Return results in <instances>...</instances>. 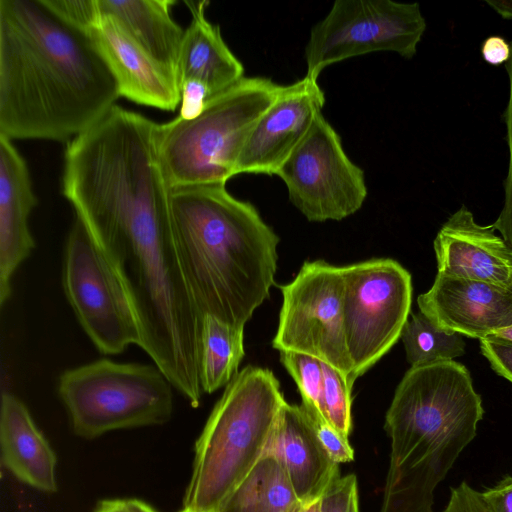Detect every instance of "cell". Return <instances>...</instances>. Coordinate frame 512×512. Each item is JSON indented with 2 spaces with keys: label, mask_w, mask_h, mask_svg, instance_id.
Segmentation results:
<instances>
[{
  "label": "cell",
  "mask_w": 512,
  "mask_h": 512,
  "mask_svg": "<svg viewBox=\"0 0 512 512\" xmlns=\"http://www.w3.org/2000/svg\"><path fill=\"white\" fill-rule=\"evenodd\" d=\"M486 3L504 19H512V0H486Z\"/></svg>",
  "instance_id": "d590c367"
},
{
  "label": "cell",
  "mask_w": 512,
  "mask_h": 512,
  "mask_svg": "<svg viewBox=\"0 0 512 512\" xmlns=\"http://www.w3.org/2000/svg\"><path fill=\"white\" fill-rule=\"evenodd\" d=\"M310 418L321 444L331 459L337 464L351 462L354 459V451L349 438L341 434L325 418Z\"/></svg>",
  "instance_id": "f546056e"
},
{
  "label": "cell",
  "mask_w": 512,
  "mask_h": 512,
  "mask_svg": "<svg viewBox=\"0 0 512 512\" xmlns=\"http://www.w3.org/2000/svg\"><path fill=\"white\" fill-rule=\"evenodd\" d=\"M38 200L26 161L12 140L0 135V304L9 300L11 279L35 247L28 218Z\"/></svg>",
  "instance_id": "e0dca14e"
},
{
  "label": "cell",
  "mask_w": 512,
  "mask_h": 512,
  "mask_svg": "<svg viewBox=\"0 0 512 512\" xmlns=\"http://www.w3.org/2000/svg\"><path fill=\"white\" fill-rule=\"evenodd\" d=\"M443 512H490L482 492L471 488L466 482L451 490L449 502Z\"/></svg>",
  "instance_id": "d6a6232c"
},
{
  "label": "cell",
  "mask_w": 512,
  "mask_h": 512,
  "mask_svg": "<svg viewBox=\"0 0 512 512\" xmlns=\"http://www.w3.org/2000/svg\"><path fill=\"white\" fill-rule=\"evenodd\" d=\"M482 56L491 65L506 63L511 55V47L502 37L491 36L482 45Z\"/></svg>",
  "instance_id": "e575fe53"
},
{
  "label": "cell",
  "mask_w": 512,
  "mask_h": 512,
  "mask_svg": "<svg viewBox=\"0 0 512 512\" xmlns=\"http://www.w3.org/2000/svg\"><path fill=\"white\" fill-rule=\"evenodd\" d=\"M180 512H217L216 510H202V511H196V510H190V509H186V508H183L182 511Z\"/></svg>",
  "instance_id": "60d3db41"
},
{
  "label": "cell",
  "mask_w": 512,
  "mask_h": 512,
  "mask_svg": "<svg viewBox=\"0 0 512 512\" xmlns=\"http://www.w3.org/2000/svg\"><path fill=\"white\" fill-rule=\"evenodd\" d=\"M317 80L305 75L284 85L251 131L238 159L236 175H276L322 114L325 94Z\"/></svg>",
  "instance_id": "4fadbf2b"
},
{
  "label": "cell",
  "mask_w": 512,
  "mask_h": 512,
  "mask_svg": "<svg viewBox=\"0 0 512 512\" xmlns=\"http://www.w3.org/2000/svg\"><path fill=\"white\" fill-rule=\"evenodd\" d=\"M438 274L467 278L512 289V248L493 225L478 224L461 206L434 240Z\"/></svg>",
  "instance_id": "2e32d148"
},
{
  "label": "cell",
  "mask_w": 512,
  "mask_h": 512,
  "mask_svg": "<svg viewBox=\"0 0 512 512\" xmlns=\"http://www.w3.org/2000/svg\"><path fill=\"white\" fill-rule=\"evenodd\" d=\"M321 512H359L355 475L339 477L331 484L321 498Z\"/></svg>",
  "instance_id": "f1b7e54d"
},
{
  "label": "cell",
  "mask_w": 512,
  "mask_h": 512,
  "mask_svg": "<svg viewBox=\"0 0 512 512\" xmlns=\"http://www.w3.org/2000/svg\"><path fill=\"white\" fill-rule=\"evenodd\" d=\"M102 14L111 16L154 60L176 77L185 30L171 15L174 0H98Z\"/></svg>",
  "instance_id": "44dd1931"
},
{
  "label": "cell",
  "mask_w": 512,
  "mask_h": 512,
  "mask_svg": "<svg viewBox=\"0 0 512 512\" xmlns=\"http://www.w3.org/2000/svg\"><path fill=\"white\" fill-rule=\"evenodd\" d=\"M94 512H127L125 500L101 501Z\"/></svg>",
  "instance_id": "8d00e7d4"
},
{
  "label": "cell",
  "mask_w": 512,
  "mask_h": 512,
  "mask_svg": "<svg viewBox=\"0 0 512 512\" xmlns=\"http://www.w3.org/2000/svg\"><path fill=\"white\" fill-rule=\"evenodd\" d=\"M124 97L140 105L175 111L181 93L175 75L146 53L109 15L87 32Z\"/></svg>",
  "instance_id": "9a60e30c"
},
{
  "label": "cell",
  "mask_w": 512,
  "mask_h": 512,
  "mask_svg": "<svg viewBox=\"0 0 512 512\" xmlns=\"http://www.w3.org/2000/svg\"><path fill=\"white\" fill-rule=\"evenodd\" d=\"M173 385L158 366L102 358L65 370L57 391L75 434L160 425L173 412Z\"/></svg>",
  "instance_id": "52a82bcc"
},
{
  "label": "cell",
  "mask_w": 512,
  "mask_h": 512,
  "mask_svg": "<svg viewBox=\"0 0 512 512\" xmlns=\"http://www.w3.org/2000/svg\"><path fill=\"white\" fill-rule=\"evenodd\" d=\"M401 340L411 367L453 360L465 352L461 334L440 328L420 311L408 318Z\"/></svg>",
  "instance_id": "cb8c5ba5"
},
{
  "label": "cell",
  "mask_w": 512,
  "mask_h": 512,
  "mask_svg": "<svg viewBox=\"0 0 512 512\" xmlns=\"http://www.w3.org/2000/svg\"><path fill=\"white\" fill-rule=\"evenodd\" d=\"M302 506L283 465L267 453L216 511L300 512Z\"/></svg>",
  "instance_id": "7402d4cb"
},
{
  "label": "cell",
  "mask_w": 512,
  "mask_h": 512,
  "mask_svg": "<svg viewBox=\"0 0 512 512\" xmlns=\"http://www.w3.org/2000/svg\"><path fill=\"white\" fill-rule=\"evenodd\" d=\"M344 330L356 380L401 338L410 316V273L389 258L343 267Z\"/></svg>",
  "instance_id": "9c48e42d"
},
{
  "label": "cell",
  "mask_w": 512,
  "mask_h": 512,
  "mask_svg": "<svg viewBox=\"0 0 512 512\" xmlns=\"http://www.w3.org/2000/svg\"><path fill=\"white\" fill-rule=\"evenodd\" d=\"M324 375L323 401L327 421L349 438L351 419V390L346 378L332 366L322 362Z\"/></svg>",
  "instance_id": "484cf974"
},
{
  "label": "cell",
  "mask_w": 512,
  "mask_h": 512,
  "mask_svg": "<svg viewBox=\"0 0 512 512\" xmlns=\"http://www.w3.org/2000/svg\"><path fill=\"white\" fill-rule=\"evenodd\" d=\"M171 191L154 153L122 148L88 162L64 196L127 292L139 326V347L198 407L204 317L179 261Z\"/></svg>",
  "instance_id": "6da1fadb"
},
{
  "label": "cell",
  "mask_w": 512,
  "mask_h": 512,
  "mask_svg": "<svg viewBox=\"0 0 512 512\" xmlns=\"http://www.w3.org/2000/svg\"><path fill=\"white\" fill-rule=\"evenodd\" d=\"M44 3L65 22L86 33L102 15L98 0H44Z\"/></svg>",
  "instance_id": "83f0119b"
},
{
  "label": "cell",
  "mask_w": 512,
  "mask_h": 512,
  "mask_svg": "<svg viewBox=\"0 0 512 512\" xmlns=\"http://www.w3.org/2000/svg\"><path fill=\"white\" fill-rule=\"evenodd\" d=\"M419 311L440 328L485 339L512 326V289L438 274L418 296Z\"/></svg>",
  "instance_id": "5bb4252c"
},
{
  "label": "cell",
  "mask_w": 512,
  "mask_h": 512,
  "mask_svg": "<svg viewBox=\"0 0 512 512\" xmlns=\"http://www.w3.org/2000/svg\"><path fill=\"white\" fill-rule=\"evenodd\" d=\"M490 337H497V338H501L504 340L512 341V326H510L506 329L500 330L497 333H495L493 336H490Z\"/></svg>",
  "instance_id": "ab89813d"
},
{
  "label": "cell",
  "mask_w": 512,
  "mask_h": 512,
  "mask_svg": "<svg viewBox=\"0 0 512 512\" xmlns=\"http://www.w3.org/2000/svg\"><path fill=\"white\" fill-rule=\"evenodd\" d=\"M482 496L490 512H512V475L482 492Z\"/></svg>",
  "instance_id": "836d02e7"
},
{
  "label": "cell",
  "mask_w": 512,
  "mask_h": 512,
  "mask_svg": "<svg viewBox=\"0 0 512 512\" xmlns=\"http://www.w3.org/2000/svg\"><path fill=\"white\" fill-rule=\"evenodd\" d=\"M181 101L178 117L192 119L204 109L212 97L209 90L200 82L188 80L180 86Z\"/></svg>",
  "instance_id": "1f68e13d"
},
{
  "label": "cell",
  "mask_w": 512,
  "mask_h": 512,
  "mask_svg": "<svg viewBox=\"0 0 512 512\" xmlns=\"http://www.w3.org/2000/svg\"><path fill=\"white\" fill-rule=\"evenodd\" d=\"M191 21L185 29L177 65L180 86L194 80L214 96L243 79L244 66L225 43L220 27L206 17L209 1L187 2Z\"/></svg>",
  "instance_id": "d6986e66"
},
{
  "label": "cell",
  "mask_w": 512,
  "mask_h": 512,
  "mask_svg": "<svg viewBox=\"0 0 512 512\" xmlns=\"http://www.w3.org/2000/svg\"><path fill=\"white\" fill-rule=\"evenodd\" d=\"M276 175L286 185L290 202L311 222L349 217L368 194L364 171L348 157L323 114Z\"/></svg>",
  "instance_id": "7c38bea8"
},
{
  "label": "cell",
  "mask_w": 512,
  "mask_h": 512,
  "mask_svg": "<svg viewBox=\"0 0 512 512\" xmlns=\"http://www.w3.org/2000/svg\"><path fill=\"white\" fill-rule=\"evenodd\" d=\"M0 443L3 464L16 478L43 492L57 490L55 453L26 405L10 392L1 396Z\"/></svg>",
  "instance_id": "ffe728a7"
},
{
  "label": "cell",
  "mask_w": 512,
  "mask_h": 512,
  "mask_svg": "<svg viewBox=\"0 0 512 512\" xmlns=\"http://www.w3.org/2000/svg\"><path fill=\"white\" fill-rule=\"evenodd\" d=\"M300 512H321V499L303 504Z\"/></svg>",
  "instance_id": "f35d334b"
},
{
  "label": "cell",
  "mask_w": 512,
  "mask_h": 512,
  "mask_svg": "<svg viewBox=\"0 0 512 512\" xmlns=\"http://www.w3.org/2000/svg\"><path fill=\"white\" fill-rule=\"evenodd\" d=\"M280 361L296 382L302 397V407L310 417L327 420L324 401V375L322 361L293 351H281Z\"/></svg>",
  "instance_id": "d4e9b609"
},
{
  "label": "cell",
  "mask_w": 512,
  "mask_h": 512,
  "mask_svg": "<svg viewBox=\"0 0 512 512\" xmlns=\"http://www.w3.org/2000/svg\"><path fill=\"white\" fill-rule=\"evenodd\" d=\"M511 55L505 63L506 71L509 78V98L507 107L504 112V120L507 130V144L509 148V165L508 172L504 182V205L503 208L492 224L503 240L512 248V42L510 44Z\"/></svg>",
  "instance_id": "4316f807"
},
{
  "label": "cell",
  "mask_w": 512,
  "mask_h": 512,
  "mask_svg": "<svg viewBox=\"0 0 512 512\" xmlns=\"http://www.w3.org/2000/svg\"><path fill=\"white\" fill-rule=\"evenodd\" d=\"M280 289L283 300L273 348L313 356L337 369L353 387L344 330L343 267L306 261Z\"/></svg>",
  "instance_id": "30bf717a"
},
{
  "label": "cell",
  "mask_w": 512,
  "mask_h": 512,
  "mask_svg": "<svg viewBox=\"0 0 512 512\" xmlns=\"http://www.w3.org/2000/svg\"><path fill=\"white\" fill-rule=\"evenodd\" d=\"M426 30L418 3L336 0L311 29L305 46L306 76L353 57L389 51L412 58Z\"/></svg>",
  "instance_id": "ba28073f"
},
{
  "label": "cell",
  "mask_w": 512,
  "mask_h": 512,
  "mask_svg": "<svg viewBox=\"0 0 512 512\" xmlns=\"http://www.w3.org/2000/svg\"><path fill=\"white\" fill-rule=\"evenodd\" d=\"M62 285L84 332L102 354L140 344L135 312L118 275L75 216L64 248Z\"/></svg>",
  "instance_id": "8fae6325"
},
{
  "label": "cell",
  "mask_w": 512,
  "mask_h": 512,
  "mask_svg": "<svg viewBox=\"0 0 512 512\" xmlns=\"http://www.w3.org/2000/svg\"><path fill=\"white\" fill-rule=\"evenodd\" d=\"M285 403L271 370L248 365L233 377L196 442L184 508L217 510L266 455Z\"/></svg>",
  "instance_id": "5b68a950"
},
{
  "label": "cell",
  "mask_w": 512,
  "mask_h": 512,
  "mask_svg": "<svg viewBox=\"0 0 512 512\" xmlns=\"http://www.w3.org/2000/svg\"><path fill=\"white\" fill-rule=\"evenodd\" d=\"M284 85L266 77H244L212 96L192 119L158 124L160 162L171 189L226 185L255 124Z\"/></svg>",
  "instance_id": "8992f818"
},
{
  "label": "cell",
  "mask_w": 512,
  "mask_h": 512,
  "mask_svg": "<svg viewBox=\"0 0 512 512\" xmlns=\"http://www.w3.org/2000/svg\"><path fill=\"white\" fill-rule=\"evenodd\" d=\"M119 97L86 32L44 0H0V135L69 142Z\"/></svg>",
  "instance_id": "7a4b0ae2"
},
{
  "label": "cell",
  "mask_w": 512,
  "mask_h": 512,
  "mask_svg": "<svg viewBox=\"0 0 512 512\" xmlns=\"http://www.w3.org/2000/svg\"><path fill=\"white\" fill-rule=\"evenodd\" d=\"M127 512H157L153 507L138 499L125 500Z\"/></svg>",
  "instance_id": "74e56055"
},
{
  "label": "cell",
  "mask_w": 512,
  "mask_h": 512,
  "mask_svg": "<svg viewBox=\"0 0 512 512\" xmlns=\"http://www.w3.org/2000/svg\"><path fill=\"white\" fill-rule=\"evenodd\" d=\"M483 413L464 365L410 367L385 417L391 451L380 512H433L436 486L474 439Z\"/></svg>",
  "instance_id": "277c9868"
},
{
  "label": "cell",
  "mask_w": 512,
  "mask_h": 512,
  "mask_svg": "<svg viewBox=\"0 0 512 512\" xmlns=\"http://www.w3.org/2000/svg\"><path fill=\"white\" fill-rule=\"evenodd\" d=\"M244 354V327L205 316L200 357L203 393L210 394L227 385L238 373Z\"/></svg>",
  "instance_id": "603a6c76"
},
{
  "label": "cell",
  "mask_w": 512,
  "mask_h": 512,
  "mask_svg": "<svg viewBox=\"0 0 512 512\" xmlns=\"http://www.w3.org/2000/svg\"><path fill=\"white\" fill-rule=\"evenodd\" d=\"M267 453L279 459L303 504L321 499L341 477L302 405H283Z\"/></svg>",
  "instance_id": "ac0fdd59"
},
{
  "label": "cell",
  "mask_w": 512,
  "mask_h": 512,
  "mask_svg": "<svg viewBox=\"0 0 512 512\" xmlns=\"http://www.w3.org/2000/svg\"><path fill=\"white\" fill-rule=\"evenodd\" d=\"M171 219L199 312L244 327L269 297L279 237L254 205L235 198L226 185L172 189Z\"/></svg>",
  "instance_id": "3957f363"
},
{
  "label": "cell",
  "mask_w": 512,
  "mask_h": 512,
  "mask_svg": "<svg viewBox=\"0 0 512 512\" xmlns=\"http://www.w3.org/2000/svg\"><path fill=\"white\" fill-rule=\"evenodd\" d=\"M480 348L493 370L512 383V341L488 337L480 340Z\"/></svg>",
  "instance_id": "4dcf8cb0"
}]
</instances>
